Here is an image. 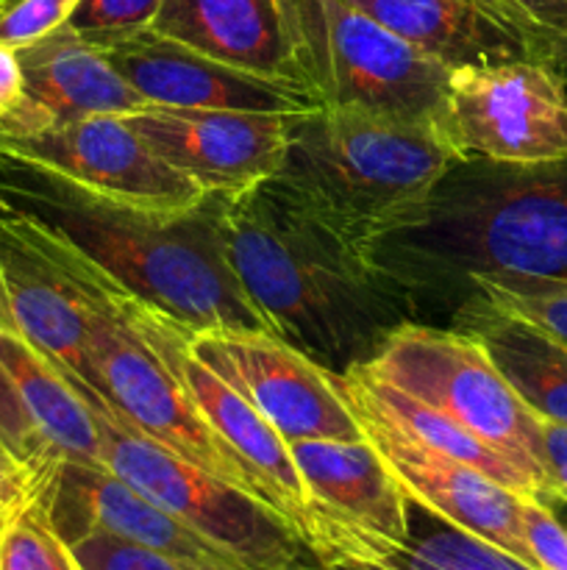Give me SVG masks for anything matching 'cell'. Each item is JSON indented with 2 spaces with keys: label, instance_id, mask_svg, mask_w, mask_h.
I'll return each instance as SVG.
<instances>
[{
  "label": "cell",
  "instance_id": "cell-26",
  "mask_svg": "<svg viewBox=\"0 0 567 570\" xmlns=\"http://www.w3.org/2000/svg\"><path fill=\"white\" fill-rule=\"evenodd\" d=\"M0 443L22 462L31 468L33 473L42 471L48 462L59 460L50 451L48 440L42 438L39 426L33 423L31 412H28L26 401L17 393L14 382L6 373L3 362H0Z\"/></svg>",
  "mask_w": 567,
  "mask_h": 570
},
{
  "label": "cell",
  "instance_id": "cell-9",
  "mask_svg": "<svg viewBox=\"0 0 567 570\" xmlns=\"http://www.w3.org/2000/svg\"><path fill=\"white\" fill-rule=\"evenodd\" d=\"M445 137L459 161L561 159L567 156L565 70L531 59L450 70Z\"/></svg>",
  "mask_w": 567,
  "mask_h": 570
},
{
  "label": "cell",
  "instance_id": "cell-31",
  "mask_svg": "<svg viewBox=\"0 0 567 570\" xmlns=\"http://www.w3.org/2000/svg\"><path fill=\"white\" fill-rule=\"evenodd\" d=\"M539 460L545 473V499L567 504V426L539 417Z\"/></svg>",
  "mask_w": 567,
  "mask_h": 570
},
{
  "label": "cell",
  "instance_id": "cell-34",
  "mask_svg": "<svg viewBox=\"0 0 567 570\" xmlns=\"http://www.w3.org/2000/svg\"><path fill=\"white\" fill-rule=\"evenodd\" d=\"M306 570H395L384 562L376 560H356V557H326V560H315V566Z\"/></svg>",
  "mask_w": 567,
  "mask_h": 570
},
{
  "label": "cell",
  "instance_id": "cell-18",
  "mask_svg": "<svg viewBox=\"0 0 567 570\" xmlns=\"http://www.w3.org/2000/svg\"><path fill=\"white\" fill-rule=\"evenodd\" d=\"M150 31L250 76L309 92L289 50L278 0H161Z\"/></svg>",
  "mask_w": 567,
  "mask_h": 570
},
{
  "label": "cell",
  "instance_id": "cell-2",
  "mask_svg": "<svg viewBox=\"0 0 567 570\" xmlns=\"http://www.w3.org/2000/svg\"><path fill=\"white\" fill-rule=\"evenodd\" d=\"M370 262L417 306L454 315L481 278L567 282V156L539 165L456 161L417 220Z\"/></svg>",
  "mask_w": 567,
  "mask_h": 570
},
{
  "label": "cell",
  "instance_id": "cell-37",
  "mask_svg": "<svg viewBox=\"0 0 567 570\" xmlns=\"http://www.w3.org/2000/svg\"><path fill=\"white\" fill-rule=\"evenodd\" d=\"M3 521H6V510L0 507V532H3Z\"/></svg>",
  "mask_w": 567,
  "mask_h": 570
},
{
  "label": "cell",
  "instance_id": "cell-15",
  "mask_svg": "<svg viewBox=\"0 0 567 570\" xmlns=\"http://www.w3.org/2000/svg\"><path fill=\"white\" fill-rule=\"evenodd\" d=\"M111 65L122 78L156 106L181 109H242L272 115H304L320 109L304 89L267 81L250 72L209 59L187 45L156 31L106 48Z\"/></svg>",
  "mask_w": 567,
  "mask_h": 570
},
{
  "label": "cell",
  "instance_id": "cell-20",
  "mask_svg": "<svg viewBox=\"0 0 567 570\" xmlns=\"http://www.w3.org/2000/svg\"><path fill=\"white\" fill-rule=\"evenodd\" d=\"M450 326L481 343L517 399L534 412L567 426V345L528 321L500 312L481 298H467Z\"/></svg>",
  "mask_w": 567,
  "mask_h": 570
},
{
  "label": "cell",
  "instance_id": "cell-14",
  "mask_svg": "<svg viewBox=\"0 0 567 570\" xmlns=\"http://www.w3.org/2000/svg\"><path fill=\"white\" fill-rule=\"evenodd\" d=\"M337 384L356 421L361 423L365 438L387 460L411 501L539 570L523 529V495L489 479L478 468L439 454L420 440L409 438L404 429L389 423L359 395L350 393L339 373Z\"/></svg>",
  "mask_w": 567,
  "mask_h": 570
},
{
  "label": "cell",
  "instance_id": "cell-19",
  "mask_svg": "<svg viewBox=\"0 0 567 570\" xmlns=\"http://www.w3.org/2000/svg\"><path fill=\"white\" fill-rule=\"evenodd\" d=\"M17 53L28 95L53 117L56 126L92 115L128 117L148 106L117 72L106 50L78 37L70 26L56 28Z\"/></svg>",
  "mask_w": 567,
  "mask_h": 570
},
{
  "label": "cell",
  "instance_id": "cell-36",
  "mask_svg": "<svg viewBox=\"0 0 567 570\" xmlns=\"http://www.w3.org/2000/svg\"><path fill=\"white\" fill-rule=\"evenodd\" d=\"M548 507L554 510V515L559 518V521L567 527V504H565V501H548Z\"/></svg>",
  "mask_w": 567,
  "mask_h": 570
},
{
  "label": "cell",
  "instance_id": "cell-28",
  "mask_svg": "<svg viewBox=\"0 0 567 570\" xmlns=\"http://www.w3.org/2000/svg\"><path fill=\"white\" fill-rule=\"evenodd\" d=\"M81 0H6L0 9V42L20 50L67 26Z\"/></svg>",
  "mask_w": 567,
  "mask_h": 570
},
{
  "label": "cell",
  "instance_id": "cell-24",
  "mask_svg": "<svg viewBox=\"0 0 567 570\" xmlns=\"http://www.w3.org/2000/svg\"><path fill=\"white\" fill-rule=\"evenodd\" d=\"M467 298L528 321L567 345V282H526V278H481L467 289ZM461 301V304H465ZM459 304V306H461Z\"/></svg>",
  "mask_w": 567,
  "mask_h": 570
},
{
  "label": "cell",
  "instance_id": "cell-35",
  "mask_svg": "<svg viewBox=\"0 0 567 570\" xmlns=\"http://www.w3.org/2000/svg\"><path fill=\"white\" fill-rule=\"evenodd\" d=\"M487 3H493V6H495V9L506 11V14H509V17H515V20L526 22V26L537 28V26H534V22H531V20H528V17H526V14H523V11H520V9H517V6H515V3H511V0H487ZM537 31H539V28H537ZM539 33H543V31H539Z\"/></svg>",
  "mask_w": 567,
  "mask_h": 570
},
{
  "label": "cell",
  "instance_id": "cell-1",
  "mask_svg": "<svg viewBox=\"0 0 567 570\" xmlns=\"http://www.w3.org/2000/svg\"><path fill=\"white\" fill-rule=\"evenodd\" d=\"M228 267L267 332L334 373L372 360L417 306L370 256L317 220L276 178L211 198Z\"/></svg>",
  "mask_w": 567,
  "mask_h": 570
},
{
  "label": "cell",
  "instance_id": "cell-11",
  "mask_svg": "<svg viewBox=\"0 0 567 570\" xmlns=\"http://www.w3.org/2000/svg\"><path fill=\"white\" fill-rule=\"evenodd\" d=\"M311 510L309 551L372 557L409 538V495L370 440H289Z\"/></svg>",
  "mask_w": 567,
  "mask_h": 570
},
{
  "label": "cell",
  "instance_id": "cell-10",
  "mask_svg": "<svg viewBox=\"0 0 567 570\" xmlns=\"http://www.w3.org/2000/svg\"><path fill=\"white\" fill-rule=\"evenodd\" d=\"M189 354L242 395L284 440H365L337 373L265 328L183 332Z\"/></svg>",
  "mask_w": 567,
  "mask_h": 570
},
{
  "label": "cell",
  "instance_id": "cell-5",
  "mask_svg": "<svg viewBox=\"0 0 567 570\" xmlns=\"http://www.w3.org/2000/svg\"><path fill=\"white\" fill-rule=\"evenodd\" d=\"M289 50L320 106H365L448 126L450 70L350 0H278Z\"/></svg>",
  "mask_w": 567,
  "mask_h": 570
},
{
  "label": "cell",
  "instance_id": "cell-8",
  "mask_svg": "<svg viewBox=\"0 0 567 570\" xmlns=\"http://www.w3.org/2000/svg\"><path fill=\"white\" fill-rule=\"evenodd\" d=\"M0 161L145 215L183 217L206 204L203 189L167 165L117 115L81 117L26 137H0Z\"/></svg>",
  "mask_w": 567,
  "mask_h": 570
},
{
  "label": "cell",
  "instance_id": "cell-32",
  "mask_svg": "<svg viewBox=\"0 0 567 570\" xmlns=\"http://www.w3.org/2000/svg\"><path fill=\"white\" fill-rule=\"evenodd\" d=\"M33 484L37 473L28 465H22L3 443H0V507L6 512L17 510L26 501L33 499Z\"/></svg>",
  "mask_w": 567,
  "mask_h": 570
},
{
  "label": "cell",
  "instance_id": "cell-33",
  "mask_svg": "<svg viewBox=\"0 0 567 570\" xmlns=\"http://www.w3.org/2000/svg\"><path fill=\"white\" fill-rule=\"evenodd\" d=\"M511 3L567 53V0H511Z\"/></svg>",
  "mask_w": 567,
  "mask_h": 570
},
{
  "label": "cell",
  "instance_id": "cell-38",
  "mask_svg": "<svg viewBox=\"0 0 567 570\" xmlns=\"http://www.w3.org/2000/svg\"><path fill=\"white\" fill-rule=\"evenodd\" d=\"M3 3H6V0H0V9H3Z\"/></svg>",
  "mask_w": 567,
  "mask_h": 570
},
{
  "label": "cell",
  "instance_id": "cell-7",
  "mask_svg": "<svg viewBox=\"0 0 567 570\" xmlns=\"http://www.w3.org/2000/svg\"><path fill=\"white\" fill-rule=\"evenodd\" d=\"M367 373L476 434L520 468L545 499L539 460V415L500 376L476 337L454 326L409 321L395 328L376 356L361 362Z\"/></svg>",
  "mask_w": 567,
  "mask_h": 570
},
{
  "label": "cell",
  "instance_id": "cell-4",
  "mask_svg": "<svg viewBox=\"0 0 567 570\" xmlns=\"http://www.w3.org/2000/svg\"><path fill=\"white\" fill-rule=\"evenodd\" d=\"M456 161L431 122L365 106H320L295 120L276 181L370 256L378 239L420 217Z\"/></svg>",
  "mask_w": 567,
  "mask_h": 570
},
{
  "label": "cell",
  "instance_id": "cell-30",
  "mask_svg": "<svg viewBox=\"0 0 567 570\" xmlns=\"http://www.w3.org/2000/svg\"><path fill=\"white\" fill-rule=\"evenodd\" d=\"M523 529L539 570H567V527L548 504L523 499Z\"/></svg>",
  "mask_w": 567,
  "mask_h": 570
},
{
  "label": "cell",
  "instance_id": "cell-27",
  "mask_svg": "<svg viewBox=\"0 0 567 570\" xmlns=\"http://www.w3.org/2000/svg\"><path fill=\"white\" fill-rule=\"evenodd\" d=\"M50 126L53 117L28 95L20 53L0 42V137H26Z\"/></svg>",
  "mask_w": 567,
  "mask_h": 570
},
{
  "label": "cell",
  "instance_id": "cell-13",
  "mask_svg": "<svg viewBox=\"0 0 567 570\" xmlns=\"http://www.w3.org/2000/svg\"><path fill=\"white\" fill-rule=\"evenodd\" d=\"M33 499L67 546L109 534L203 570H250L242 560L209 543L122 482L103 462L59 460L37 473Z\"/></svg>",
  "mask_w": 567,
  "mask_h": 570
},
{
  "label": "cell",
  "instance_id": "cell-39",
  "mask_svg": "<svg viewBox=\"0 0 567 570\" xmlns=\"http://www.w3.org/2000/svg\"><path fill=\"white\" fill-rule=\"evenodd\" d=\"M484 3H487V0H484ZM489 6H493V3H489ZM504 14H506V11H504ZM550 39V37H548Z\"/></svg>",
  "mask_w": 567,
  "mask_h": 570
},
{
  "label": "cell",
  "instance_id": "cell-3",
  "mask_svg": "<svg viewBox=\"0 0 567 570\" xmlns=\"http://www.w3.org/2000/svg\"><path fill=\"white\" fill-rule=\"evenodd\" d=\"M33 184L6 198L70 239L100 273L170 321L209 328H265L228 267L211 198L183 217H156L106 204L56 178L28 173Z\"/></svg>",
  "mask_w": 567,
  "mask_h": 570
},
{
  "label": "cell",
  "instance_id": "cell-17",
  "mask_svg": "<svg viewBox=\"0 0 567 570\" xmlns=\"http://www.w3.org/2000/svg\"><path fill=\"white\" fill-rule=\"evenodd\" d=\"M387 31L448 70L504 61H548L567 70V53L537 28L484 0H350Z\"/></svg>",
  "mask_w": 567,
  "mask_h": 570
},
{
  "label": "cell",
  "instance_id": "cell-16",
  "mask_svg": "<svg viewBox=\"0 0 567 570\" xmlns=\"http://www.w3.org/2000/svg\"><path fill=\"white\" fill-rule=\"evenodd\" d=\"M183 332L187 326L159 312V337L167 351V360L198 404L200 415L220 434L222 443L242 460L265 504L276 510L309 546L311 510L289 443L242 395L233 393L220 376H215L203 362L189 354Z\"/></svg>",
  "mask_w": 567,
  "mask_h": 570
},
{
  "label": "cell",
  "instance_id": "cell-25",
  "mask_svg": "<svg viewBox=\"0 0 567 570\" xmlns=\"http://www.w3.org/2000/svg\"><path fill=\"white\" fill-rule=\"evenodd\" d=\"M159 9L161 0H81L67 26L94 48L106 50L148 31Z\"/></svg>",
  "mask_w": 567,
  "mask_h": 570
},
{
  "label": "cell",
  "instance_id": "cell-21",
  "mask_svg": "<svg viewBox=\"0 0 567 570\" xmlns=\"http://www.w3.org/2000/svg\"><path fill=\"white\" fill-rule=\"evenodd\" d=\"M339 376L348 384L350 393L359 395L367 406H372V410L381 417H387L389 423L404 429L409 438L420 440V443L439 451V454L454 456V460L465 462V465L478 468V471L487 473L489 479L500 482L504 488L515 490L523 499L539 501L537 488H534V482L520 471V468L511 465L504 454L489 449L484 440H478L476 434L467 432V429L461 426V423H456L454 417L442 415V412H437L434 406L422 404V401L411 399V395L378 382V379H372L361 365H354L348 373H339Z\"/></svg>",
  "mask_w": 567,
  "mask_h": 570
},
{
  "label": "cell",
  "instance_id": "cell-22",
  "mask_svg": "<svg viewBox=\"0 0 567 570\" xmlns=\"http://www.w3.org/2000/svg\"><path fill=\"white\" fill-rule=\"evenodd\" d=\"M356 560H376L395 570H537L511 557L509 551L442 521L411 499L406 543Z\"/></svg>",
  "mask_w": 567,
  "mask_h": 570
},
{
  "label": "cell",
  "instance_id": "cell-12",
  "mask_svg": "<svg viewBox=\"0 0 567 570\" xmlns=\"http://www.w3.org/2000/svg\"><path fill=\"white\" fill-rule=\"evenodd\" d=\"M298 117L148 104L126 120L206 198H233L281 173Z\"/></svg>",
  "mask_w": 567,
  "mask_h": 570
},
{
  "label": "cell",
  "instance_id": "cell-6",
  "mask_svg": "<svg viewBox=\"0 0 567 570\" xmlns=\"http://www.w3.org/2000/svg\"><path fill=\"white\" fill-rule=\"evenodd\" d=\"M81 393L98 423L100 462L159 510L226 549L250 570H306L315 566L309 546L276 510L145 438L117 417L83 382Z\"/></svg>",
  "mask_w": 567,
  "mask_h": 570
},
{
  "label": "cell",
  "instance_id": "cell-23",
  "mask_svg": "<svg viewBox=\"0 0 567 570\" xmlns=\"http://www.w3.org/2000/svg\"><path fill=\"white\" fill-rule=\"evenodd\" d=\"M0 570H83L70 546L50 527L37 499L6 512Z\"/></svg>",
  "mask_w": 567,
  "mask_h": 570
},
{
  "label": "cell",
  "instance_id": "cell-29",
  "mask_svg": "<svg viewBox=\"0 0 567 570\" xmlns=\"http://www.w3.org/2000/svg\"><path fill=\"white\" fill-rule=\"evenodd\" d=\"M70 549L83 570H203L161 554V551L109 538V534H89V538L72 543Z\"/></svg>",
  "mask_w": 567,
  "mask_h": 570
}]
</instances>
